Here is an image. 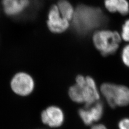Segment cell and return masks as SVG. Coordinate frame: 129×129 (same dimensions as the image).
Here are the masks:
<instances>
[{
  "label": "cell",
  "instance_id": "cell-1",
  "mask_svg": "<svg viewBox=\"0 0 129 129\" xmlns=\"http://www.w3.org/2000/svg\"><path fill=\"white\" fill-rule=\"evenodd\" d=\"M107 21V16L100 8L80 5L75 8L71 24L78 33L84 35L98 30Z\"/></svg>",
  "mask_w": 129,
  "mask_h": 129
},
{
  "label": "cell",
  "instance_id": "cell-2",
  "mask_svg": "<svg viewBox=\"0 0 129 129\" xmlns=\"http://www.w3.org/2000/svg\"><path fill=\"white\" fill-rule=\"evenodd\" d=\"M68 94L73 101L84 104L85 107L99 101L101 96L94 79L81 75L76 78L75 84L70 88Z\"/></svg>",
  "mask_w": 129,
  "mask_h": 129
},
{
  "label": "cell",
  "instance_id": "cell-3",
  "mask_svg": "<svg viewBox=\"0 0 129 129\" xmlns=\"http://www.w3.org/2000/svg\"><path fill=\"white\" fill-rule=\"evenodd\" d=\"M92 40L95 47L101 54L109 56L118 50L122 38L120 34L116 31L99 29L95 31Z\"/></svg>",
  "mask_w": 129,
  "mask_h": 129
},
{
  "label": "cell",
  "instance_id": "cell-4",
  "mask_svg": "<svg viewBox=\"0 0 129 129\" xmlns=\"http://www.w3.org/2000/svg\"><path fill=\"white\" fill-rule=\"evenodd\" d=\"M100 91L111 108L129 105V88L125 86L104 83L101 86Z\"/></svg>",
  "mask_w": 129,
  "mask_h": 129
},
{
  "label": "cell",
  "instance_id": "cell-5",
  "mask_svg": "<svg viewBox=\"0 0 129 129\" xmlns=\"http://www.w3.org/2000/svg\"><path fill=\"white\" fill-rule=\"evenodd\" d=\"M12 90L18 95L26 96L34 91L35 82L31 75L25 72L16 74L11 81Z\"/></svg>",
  "mask_w": 129,
  "mask_h": 129
},
{
  "label": "cell",
  "instance_id": "cell-6",
  "mask_svg": "<svg viewBox=\"0 0 129 129\" xmlns=\"http://www.w3.org/2000/svg\"><path fill=\"white\" fill-rule=\"evenodd\" d=\"M71 25V22L60 14L56 5L50 8L47 14V26L51 32L56 34L63 33L69 29Z\"/></svg>",
  "mask_w": 129,
  "mask_h": 129
},
{
  "label": "cell",
  "instance_id": "cell-7",
  "mask_svg": "<svg viewBox=\"0 0 129 129\" xmlns=\"http://www.w3.org/2000/svg\"><path fill=\"white\" fill-rule=\"evenodd\" d=\"M42 122L50 127L61 126L64 120V115L60 108L51 106L43 110L41 114Z\"/></svg>",
  "mask_w": 129,
  "mask_h": 129
},
{
  "label": "cell",
  "instance_id": "cell-8",
  "mask_svg": "<svg viewBox=\"0 0 129 129\" xmlns=\"http://www.w3.org/2000/svg\"><path fill=\"white\" fill-rule=\"evenodd\" d=\"M104 112L103 104L100 101L79 110V115L86 125H91L102 117Z\"/></svg>",
  "mask_w": 129,
  "mask_h": 129
},
{
  "label": "cell",
  "instance_id": "cell-9",
  "mask_svg": "<svg viewBox=\"0 0 129 129\" xmlns=\"http://www.w3.org/2000/svg\"><path fill=\"white\" fill-rule=\"evenodd\" d=\"M30 5V0H2L4 12L11 17L22 15L29 9Z\"/></svg>",
  "mask_w": 129,
  "mask_h": 129
},
{
  "label": "cell",
  "instance_id": "cell-10",
  "mask_svg": "<svg viewBox=\"0 0 129 129\" xmlns=\"http://www.w3.org/2000/svg\"><path fill=\"white\" fill-rule=\"evenodd\" d=\"M104 6L111 13H118L123 16L129 13V2L127 0H104Z\"/></svg>",
  "mask_w": 129,
  "mask_h": 129
},
{
  "label": "cell",
  "instance_id": "cell-11",
  "mask_svg": "<svg viewBox=\"0 0 129 129\" xmlns=\"http://www.w3.org/2000/svg\"><path fill=\"white\" fill-rule=\"evenodd\" d=\"M56 6L62 17L71 22L74 17L75 8L71 2L68 0H59Z\"/></svg>",
  "mask_w": 129,
  "mask_h": 129
},
{
  "label": "cell",
  "instance_id": "cell-12",
  "mask_svg": "<svg viewBox=\"0 0 129 129\" xmlns=\"http://www.w3.org/2000/svg\"><path fill=\"white\" fill-rule=\"evenodd\" d=\"M122 40L129 43V19L124 22L120 34Z\"/></svg>",
  "mask_w": 129,
  "mask_h": 129
},
{
  "label": "cell",
  "instance_id": "cell-13",
  "mask_svg": "<svg viewBox=\"0 0 129 129\" xmlns=\"http://www.w3.org/2000/svg\"><path fill=\"white\" fill-rule=\"evenodd\" d=\"M121 59L124 65L129 68V44L123 48L121 52Z\"/></svg>",
  "mask_w": 129,
  "mask_h": 129
},
{
  "label": "cell",
  "instance_id": "cell-14",
  "mask_svg": "<svg viewBox=\"0 0 129 129\" xmlns=\"http://www.w3.org/2000/svg\"><path fill=\"white\" fill-rule=\"evenodd\" d=\"M119 129H129V118H124L118 123Z\"/></svg>",
  "mask_w": 129,
  "mask_h": 129
},
{
  "label": "cell",
  "instance_id": "cell-15",
  "mask_svg": "<svg viewBox=\"0 0 129 129\" xmlns=\"http://www.w3.org/2000/svg\"><path fill=\"white\" fill-rule=\"evenodd\" d=\"M91 129H108L107 127L103 124H98L92 125Z\"/></svg>",
  "mask_w": 129,
  "mask_h": 129
}]
</instances>
